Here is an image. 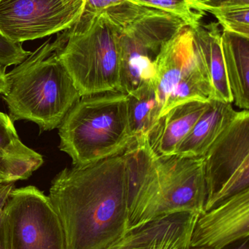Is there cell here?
Here are the masks:
<instances>
[{
    "label": "cell",
    "instance_id": "obj_1",
    "mask_svg": "<svg viewBox=\"0 0 249 249\" xmlns=\"http://www.w3.org/2000/svg\"><path fill=\"white\" fill-rule=\"evenodd\" d=\"M130 166L125 150L66 168L51 181L49 197L66 249H107L127 232Z\"/></svg>",
    "mask_w": 249,
    "mask_h": 249
},
{
    "label": "cell",
    "instance_id": "obj_11",
    "mask_svg": "<svg viewBox=\"0 0 249 249\" xmlns=\"http://www.w3.org/2000/svg\"><path fill=\"white\" fill-rule=\"evenodd\" d=\"M249 238V190L238 193L196 219L189 249H224Z\"/></svg>",
    "mask_w": 249,
    "mask_h": 249
},
{
    "label": "cell",
    "instance_id": "obj_4",
    "mask_svg": "<svg viewBox=\"0 0 249 249\" xmlns=\"http://www.w3.org/2000/svg\"><path fill=\"white\" fill-rule=\"evenodd\" d=\"M5 84L1 96L12 121H32L41 131L58 128L81 98L51 39L5 73Z\"/></svg>",
    "mask_w": 249,
    "mask_h": 249
},
{
    "label": "cell",
    "instance_id": "obj_5",
    "mask_svg": "<svg viewBox=\"0 0 249 249\" xmlns=\"http://www.w3.org/2000/svg\"><path fill=\"white\" fill-rule=\"evenodd\" d=\"M59 149L73 166L87 165L118 155L133 140L128 96L110 91L83 96L58 126Z\"/></svg>",
    "mask_w": 249,
    "mask_h": 249
},
{
    "label": "cell",
    "instance_id": "obj_18",
    "mask_svg": "<svg viewBox=\"0 0 249 249\" xmlns=\"http://www.w3.org/2000/svg\"><path fill=\"white\" fill-rule=\"evenodd\" d=\"M130 127L133 137L147 136L162 113L154 86H147L127 95Z\"/></svg>",
    "mask_w": 249,
    "mask_h": 249
},
{
    "label": "cell",
    "instance_id": "obj_17",
    "mask_svg": "<svg viewBox=\"0 0 249 249\" xmlns=\"http://www.w3.org/2000/svg\"><path fill=\"white\" fill-rule=\"evenodd\" d=\"M222 48L233 102L243 109L249 108V38L224 32Z\"/></svg>",
    "mask_w": 249,
    "mask_h": 249
},
{
    "label": "cell",
    "instance_id": "obj_9",
    "mask_svg": "<svg viewBox=\"0 0 249 249\" xmlns=\"http://www.w3.org/2000/svg\"><path fill=\"white\" fill-rule=\"evenodd\" d=\"M204 158L207 212L249 190V111L236 117L211 145Z\"/></svg>",
    "mask_w": 249,
    "mask_h": 249
},
{
    "label": "cell",
    "instance_id": "obj_20",
    "mask_svg": "<svg viewBox=\"0 0 249 249\" xmlns=\"http://www.w3.org/2000/svg\"><path fill=\"white\" fill-rule=\"evenodd\" d=\"M208 12L216 18L224 32L249 38V4L211 9Z\"/></svg>",
    "mask_w": 249,
    "mask_h": 249
},
{
    "label": "cell",
    "instance_id": "obj_19",
    "mask_svg": "<svg viewBox=\"0 0 249 249\" xmlns=\"http://www.w3.org/2000/svg\"><path fill=\"white\" fill-rule=\"evenodd\" d=\"M127 1L166 12L181 18L187 26L194 29L200 25L205 12L200 11L192 0H127Z\"/></svg>",
    "mask_w": 249,
    "mask_h": 249
},
{
    "label": "cell",
    "instance_id": "obj_13",
    "mask_svg": "<svg viewBox=\"0 0 249 249\" xmlns=\"http://www.w3.org/2000/svg\"><path fill=\"white\" fill-rule=\"evenodd\" d=\"M209 105V102H187L175 107L161 116L147 136L153 152L159 156L174 155L178 145Z\"/></svg>",
    "mask_w": 249,
    "mask_h": 249
},
{
    "label": "cell",
    "instance_id": "obj_23",
    "mask_svg": "<svg viewBox=\"0 0 249 249\" xmlns=\"http://www.w3.org/2000/svg\"><path fill=\"white\" fill-rule=\"evenodd\" d=\"M127 0H86L83 13L96 15L114 6L118 5Z\"/></svg>",
    "mask_w": 249,
    "mask_h": 249
},
{
    "label": "cell",
    "instance_id": "obj_14",
    "mask_svg": "<svg viewBox=\"0 0 249 249\" xmlns=\"http://www.w3.org/2000/svg\"><path fill=\"white\" fill-rule=\"evenodd\" d=\"M43 162L40 154L20 141L10 116L0 112V184L27 179Z\"/></svg>",
    "mask_w": 249,
    "mask_h": 249
},
{
    "label": "cell",
    "instance_id": "obj_2",
    "mask_svg": "<svg viewBox=\"0 0 249 249\" xmlns=\"http://www.w3.org/2000/svg\"><path fill=\"white\" fill-rule=\"evenodd\" d=\"M125 152L130 166L127 231L172 213L203 212V157L159 156L147 136L134 138Z\"/></svg>",
    "mask_w": 249,
    "mask_h": 249
},
{
    "label": "cell",
    "instance_id": "obj_21",
    "mask_svg": "<svg viewBox=\"0 0 249 249\" xmlns=\"http://www.w3.org/2000/svg\"><path fill=\"white\" fill-rule=\"evenodd\" d=\"M32 52L26 51L22 44L14 43L0 33V67L6 70L24 61Z\"/></svg>",
    "mask_w": 249,
    "mask_h": 249
},
{
    "label": "cell",
    "instance_id": "obj_3",
    "mask_svg": "<svg viewBox=\"0 0 249 249\" xmlns=\"http://www.w3.org/2000/svg\"><path fill=\"white\" fill-rule=\"evenodd\" d=\"M145 7L126 1L98 14L82 13L73 26L58 33V57L80 97L119 91L121 35Z\"/></svg>",
    "mask_w": 249,
    "mask_h": 249
},
{
    "label": "cell",
    "instance_id": "obj_25",
    "mask_svg": "<svg viewBox=\"0 0 249 249\" xmlns=\"http://www.w3.org/2000/svg\"><path fill=\"white\" fill-rule=\"evenodd\" d=\"M224 249H249V238L241 240L239 242Z\"/></svg>",
    "mask_w": 249,
    "mask_h": 249
},
{
    "label": "cell",
    "instance_id": "obj_16",
    "mask_svg": "<svg viewBox=\"0 0 249 249\" xmlns=\"http://www.w3.org/2000/svg\"><path fill=\"white\" fill-rule=\"evenodd\" d=\"M193 32L196 51L206 69L213 89L212 100L232 103L233 98L225 68L219 23H200L198 27L193 29Z\"/></svg>",
    "mask_w": 249,
    "mask_h": 249
},
{
    "label": "cell",
    "instance_id": "obj_24",
    "mask_svg": "<svg viewBox=\"0 0 249 249\" xmlns=\"http://www.w3.org/2000/svg\"><path fill=\"white\" fill-rule=\"evenodd\" d=\"M14 188V182L0 184V249H5L4 248V235H3L2 219H1L3 208L5 205L9 194Z\"/></svg>",
    "mask_w": 249,
    "mask_h": 249
},
{
    "label": "cell",
    "instance_id": "obj_8",
    "mask_svg": "<svg viewBox=\"0 0 249 249\" xmlns=\"http://www.w3.org/2000/svg\"><path fill=\"white\" fill-rule=\"evenodd\" d=\"M1 219L5 249H66L59 216L49 196L35 186L13 189Z\"/></svg>",
    "mask_w": 249,
    "mask_h": 249
},
{
    "label": "cell",
    "instance_id": "obj_15",
    "mask_svg": "<svg viewBox=\"0 0 249 249\" xmlns=\"http://www.w3.org/2000/svg\"><path fill=\"white\" fill-rule=\"evenodd\" d=\"M237 114L232 103L211 100L209 107L178 145L174 155L185 158L204 156Z\"/></svg>",
    "mask_w": 249,
    "mask_h": 249
},
{
    "label": "cell",
    "instance_id": "obj_6",
    "mask_svg": "<svg viewBox=\"0 0 249 249\" xmlns=\"http://www.w3.org/2000/svg\"><path fill=\"white\" fill-rule=\"evenodd\" d=\"M187 26L166 12L145 7L124 26L120 41L119 91L131 94L156 86L155 59L162 47Z\"/></svg>",
    "mask_w": 249,
    "mask_h": 249
},
{
    "label": "cell",
    "instance_id": "obj_22",
    "mask_svg": "<svg viewBox=\"0 0 249 249\" xmlns=\"http://www.w3.org/2000/svg\"><path fill=\"white\" fill-rule=\"evenodd\" d=\"M192 1L199 10L205 13L211 9L249 4V0H192Z\"/></svg>",
    "mask_w": 249,
    "mask_h": 249
},
{
    "label": "cell",
    "instance_id": "obj_10",
    "mask_svg": "<svg viewBox=\"0 0 249 249\" xmlns=\"http://www.w3.org/2000/svg\"><path fill=\"white\" fill-rule=\"evenodd\" d=\"M86 0H0V33L14 43L40 39L73 26Z\"/></svg>",
    "mask_w": 249,
    "mask_h": 249
},
{
    "label": "cell",
    "instance_id": "obj_26",
    "mask_svg": "<svg viewBox=\"0 0 249 249\" xmlns=\"http://www.w3.org/2000/svg\"><path fill=\"white\" fill-rule=\"evenodd\" d=\"M5 70L0 67V95L5 89Z\"/></svg>",
    "mask_w": 249,
    "mask_h": 249
},
{
    "label": "cell",
    "instance_id": "obj_12",
    "mask_svg": "<svg viewBox=\"0 0 249 249\" xmlns=\"http://www.w3.org/2000/svg\"><path fill=\"white\" fill-rule=\"evenodd\" d=\"M199 214L185 212L156 218L127 231L110 249H189Z\"/></svg>",
    "mask_w": 249,
    "mask_h": 249
},
{
    "label": "cell",
    "instance_id": "obj_7",
    "mask_svg": "<svg viewBox=\"0 0 249 249\" xmlns=\"http://www.w3.org/2000/svg\"><path fill=\"white\" fill-rule=\"evenodd\" d=\"M155 65V90L162 107L161 116L182 104L213 99L211 84L196 51L194 32L190 26L181 28L162 47Z\"/></svg>",
    "mask_w": 249,
    "mask_h": 249
}]
</instances>
